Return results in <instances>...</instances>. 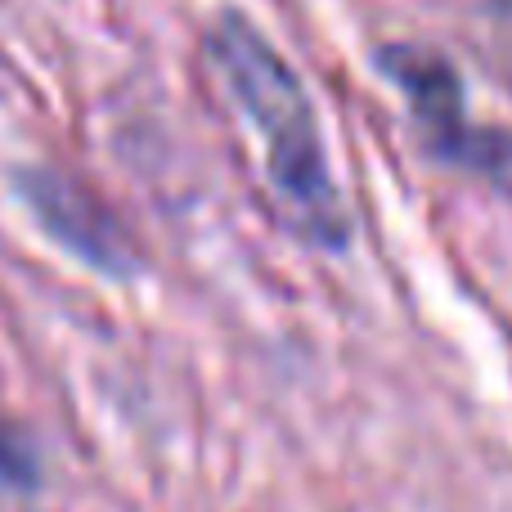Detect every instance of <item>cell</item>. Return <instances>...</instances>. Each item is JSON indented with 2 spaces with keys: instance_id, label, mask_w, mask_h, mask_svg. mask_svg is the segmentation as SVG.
<instances>
[{
  "instance_id": "6da1fadb",
  "label": "cell",
  "mask_w": 512,
  "mask_h": 512,
  "mask_svg": "<svg viewBox=\"0 0 512 512\" xmlns=\"http://www.w3.org/2000/svg\"><path fill=\"white\" fill-rule=\"evenodd\" d=\"M207 59L261 144L279 221L310 248L342 252L351 243V216H346V198L328 167L319 117L301 77L239 9L216 14L207 32Z\"/></svg>"
},
{
  "instance_id": "7a4b0ae2",
  "label": "cell",
  "mask_w": 512,
  "mask_h": 512,
  "mask_svg": "<svg viewBox=\"0 0 512 512\" xmlns=\"http://www.w3.org/2000/svg\"><path fill=\"white\" fill-rule=\"evenodd\" d=\"M378 68L409 99L418 135H423V144L436 158L454 162L463 171H477V176H486L490 185L512 198V135L468 122L463 86L459 72L450 68V59H441L427 45H387V50H378Z\"/></svg>"
},
{
  "instance_id": "3957f363",
  "label": "cell",
  "mask_w": 512,
  "mask_h": 512,
  "mask_svg": "<svg viewBox=\"0 0 512 512\" xmlns=\"http://www.w3.org/2000/svg\"><path fill=\"white\" fill-rule=\"evenodd\" d=\"M18 194L32 207L36 221L50 230V239H59L68 252H77L95 270L131 274V243L122 239V225L104 212V203L90 189L72 185L68 176H54V171H23Z\"/></svg>"
},
{
  "instance_id": "277c9868",
  "label": "cell",
  "mask_w": 512,
  "mask_h": 512,
  "mask_svg": "<svg viewBox=\"0 0 512 512\" xmlns=\"http://www.w3.org/2000/svg\"><path fill=\"white\" fill-rule=\"evenodd\" d=\"M36 495V459L32 445L0 423V512H27Z\"/></svg>"
}]
</instances>
